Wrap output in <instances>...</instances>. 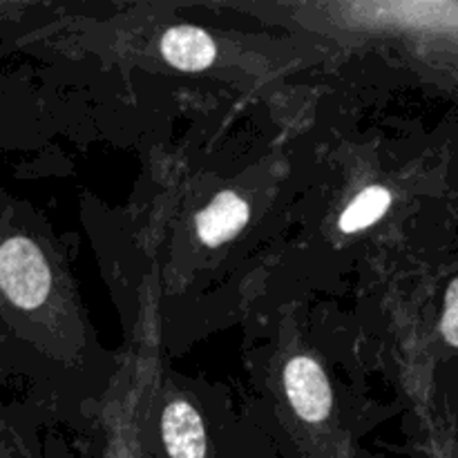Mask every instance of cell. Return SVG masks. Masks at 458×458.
Here are the masks:
<instances>
[{"mask_svg": "<svg viewBox=\"0 0 458 458\" xmlns=\"http://www.w3.org/2000/svg\"><path fill=\"white\" fill-rule=\"evenodd\" d=\"M0 282L9 302L18 309L40 307L52 286V276L38 246L27 237H7L0 249Z\"/></svg>", "mask_w": 458, "mask_h": 458, "instance_id": "cell-1", "label": "cell"}, {"mask_svg": "<svg viewBox=\"0 0 458 458\" xmlns=\"http://www.w3.org/2000/svg\"><path fill=\"white\" fill-rule=\"evenodd\" d=\"M441 331L443 338H445L452 347H458V277L447 286Z\"/></svg>", "mask_w": 458, "mask_h": 458, "instance_id": "cell-7", "label": "cell"}, {"mask_svg": "<svg viewBox=\"0 0 458 458\" xmlns=\"http://www.w3.org/2000/svg\"><path fill=\"white\" fill-rule=\"evenodd\" d=\"M164 441L165 450L173 458H204V423L191 403L174 401L165 407Z\"/></svg>", "mask_w": 458, "mask_h": 458, "instance_id": "cell-4", "label": "cell"}, {"mask_svg": "<svg viewBox=\"0 0 458 458\" xmlns=\"http://www.w3.org/2000/svg\"><path fill=\"white\" fill-rule=\"evenodd\" d=\"M161 54L173 67L183 72L206 70L217 56L213 38L192 25L173 27L161 38Z\"/></svg>", "mask_w": 458, "mask_h": 458, "instance_id": "cell-5", "label": "cell"}, {"mask_svg": "<svg viewBox=\"0 0 458 458\" xmlns=\"http://www.w3.org/2000/svg\"><path fill=\"white\" fill-rule=\"evenodd\" d=\"M392 206V192L383 186H369L347 206L340 217V231L358 233L378 222Z\"/></svg>", "mask_w": 458, "mask_h": 458, "instance_id": "cell-6", "label": "cell"}, {"mask_svg": "<svg viewBox=\"0 0 458 458\" xmlns=\"http://www.w3.org/2000/svg\"><path fill=\"white\" fill-rule=\"evenodd\" d=\"M284 387L295 414L307 423H320L331 411V387L327 374L313 358L298 356L286 365Z\"/></svg>", "mask_w": 458, "mask_h": 458, "instance_id": "cell-2", "label": "cell"}, {"mask_svg": "<svg viewBox=\"0 0 458 458\" xmlns=\"http://www.w3.org/2000/svg\"><path fill=\"white\" fill-rule=\"evenodd\" d=\"M249 204L235 192H219L199 215L197 233L206 246H222L237 235L249 222Z\"/></svg>", "mask_w": 458, "mask_h": 458, "instance_id": "cell-3", "label": "cell"}]
</instances>
